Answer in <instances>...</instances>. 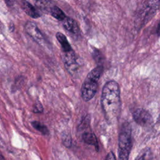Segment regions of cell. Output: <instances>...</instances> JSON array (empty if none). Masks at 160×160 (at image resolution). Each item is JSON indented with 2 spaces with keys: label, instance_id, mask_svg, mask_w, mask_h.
<instances>
[{
  "label": "cell",
  "instance_id": "cell-6",
  "mask_svg": "<svg viewBox=\"0 0 160 160\" xmlns=\"http://www.w3.org/2000/svg\"><path fill=\"white\" fill-rule=\"evenodd\" d=\"M25 31L38 44L41 46H46V42L45 38L34 22L28 21L25 24Z\"/></svg>",
  "mask_w": 160,
  "mask_h": 160
},
{
  "label": "cell",
  "instance_id": "cell-1",
  "mask_svg": "<svg viewBox=\"0 0 160 160\" xmlns=\"http://www.w3.org/2000/svg\"><path fill=\"white\" fill-rule=\"evenodd\" d=\"M101 104L107 122L115 124L119 119L121 106L120 88L116 81L111 80L106 82L102 90Z\"/></svg>",
  "mask_w": 160,
  "mask_h": 160
},
{
  "label": "cell",
  "instance_id": "cell-2",
  "mask_svg": "<svg viewBox=\"0 0 160 160\" xmlns=\"http://www.w3.org/2000/svg\"><path fill=\"white\" fill-rule=\"evenodd\" d=\"M103 71L102 66H98L92 69L86 76L81 90V97L84 101L91 100L97 91L98 82Z\"/></svg>",
  "mask_w": 160,
  "mask_h": 160
},
{
  "label": "cell",
  "instance_id": "cell-13",
  "mask_svg": "<svg viewBox=\"0 0 160 160\" xmlns=\"http://www.w3.org/2000/svg\"><path fill=\"white\" fill-rule=\"evenodd\" d=\"M31 125L35 129L39 131L43 135H48L49 133V131L47 126L39 121H32Z\"/></svg>",
  "mask_w": 160,
  "mask_h": 160
},
{
  "label": "cell",
  "instance_id": "cell-17",
  "mask_svg": "<svg viewBox=\"0 0 160 160\" xmlns=\"http://www.w3.org/2000/svg\"><path fill=\"white\" fill-rule=\"evenodd\" d=\"M156 33L158 36H160V21L158 25V27H157V29H156Z\"/></svg>",
  "mask_w": 160,
  "mask_h": 160
},
{
  "label": "cell",
  "instance_id": "cell-9",
  "mask_svg": "<svg viewBox=\"0 0 160 160\" xmlns=\"http://www.w3.org/2000/svg\"><path fill=\"white\" fill-rule=\"evenodd\" d=\"M21 8L25 13L32 18L36 19L41 16L40 12L30 2L26 1H23L22 2Z\"/></svg>",
  "mask_w": 160,
  "mask_h": 160
},
{
  "label": "cell",
  "instance_id": "cell-5",
  "mask_svg": "<svg viewBox=\"0 0 160 160\" xmlns=\"http://www.w3.org/2000/svg\"><path fill=\"white\" fill-rule=\"evenodd\" d=\"M62 59L66 69L71 76L76 77L80 74L82 67L80 58L72 49L64 52Z\"/></svg>",
  "mask_w": 160,
  "mask_h": 160
},
{
  "label": "cell",
  "instance_id": "cell-15",
  "mask_svg": "<svg viewBox=\"0 0 160 160\" xmlns=\"http://www.w3.org/2000/svg\"><path fill=\"white\" fill-rule=\"evenodd\" d=\"M106 159H116V156L114 153L111 151L108 154L107 156L106 157Z\"/></svg>",
  "mask_w": 160,
  "mask_h": 160
},
{
  "label": "cell",
  "instance_id": "cell-10",
  "mask_svg": "<svg viewBox=\"0 0 160 160\" xmlns=\"http://www.w3.org/2000/svg\"><path fill=\"white\" fill-rule=\"evenodd\" d=\"M84 142L88 144L92 145L95 147L97 151L99 150V144L96 135L91 132H85L82 136Z\"/></svg>",
  "mask_w": 160,
  "mask_h": 160
},
{
  "label": "cell",
  "instance_id": "cell-3",
  "mask_svg": "<svg viewBox=\"0 0 160 160\" xmlns=\"http://www.w3.org/2000/svg\"><path fill=\"white\" fill-rule=\"evenodd\" d=\"M132 148L131 128L128 122L122 125L118 138V158L119 159H129Z\"/></svg>",
  "mask_w": 160,
  "mask_h": 160
},
{
  "label": "cell",
  "instance_id": "cell-14",
  "mask_svg": "<svg viewBox=\"0 0 160 160\" xmlns=\"http://www.w3.org/2000/svg\"><path fill=\"white\" fill-rule=\"evenodd\" d=\"M43 111V107L42 105L41 104V102L39 101H37L34 105V108H33V112L34 113H41Z\"/></svg>",
  "mask_w": 160,
  "mask_h": 160
},
{
  "label": "cell",
  "instance_id": "cell-16",
  "mask_svg": "<svg viewBox=\"0 0 160 160\" xmlns=\"http://www.w3.org/2000/svg\"><path fill=\"white\" fill-rule=\"evenodd\" d=\"M4 1L6 2V4L8 6H12V5H14L16 0H4Z\"/></svg>",
  "mask_w": 160,
  "mask_h": 160
},
{
  "label": "cell",
  "instance_id": "cell-8",
  "mask_svg": "<svg viewBox=\"0 0 160 160\" xmlns=\"http://www.w3.org/2000/svg\"><path fill=\"white\" fill-rule=\"evenodd\" d=\"M64 28L71 33L74 35H79L80 32L79 28L77 22L71 18L66 17L64 20L62 21Z\"/></svg>",
  "mask_w": 160,
  "mask_h": 160
},
{
  "label": "cell",
  "instance_id": "cell-7",
  "mask_svg": "<svg viewBox=\"0 0 160 160\" xmlns=\"http://www.w3.org/2000/svg\"><path fill=\"white\" fill-rule=\"evenodd\" d=\"M132 118L138 124L143 127L151 125L153 120L151 114L142 108L136 109L132 113Z\"/></svg>",
  "mask_w": 160,
  "mask_h": 160
},
{
  "label": "cell",
  "instance_id": "cell-4",
  "mask_svg": "<svg viewBox=\"0 0 160 160\" xmlns=\"http://www.w3.org/2000/svg\"><path fill=\"white\" fill-rule=\"evenodd\" d=\"M160 5V0H147L139 9L137 17L136 24L140 27L148 22L156 14Z\"/></svg>",
  "mask_w": 160,
  "mask_h": 160
},
{
  "label": "cell",
  "instance_id": "cell-12",
  "mask_svg": "<svg viewBox=\"0 0 160 160\" xmlns=\"http://www.w3.org/2000/svg\"><path fill=\"white\" fill-rule=\"evenodd\" d=\"M51 15L59 21H62L66 17L64 12L58 6H53L50 11Z\"/></svg>",
  "mask_w": 160,
  "mask_h": 160
},
{
  "label": "cell",
  "instance_id": "cell-11",
  "mask_svg": "<svg viewBox=\"0 0 160 160\" xmlns=\"http://www.w3.org/2000/svg\"><path fill=\"white\" fill-rule=\"evenodd\" d=\"M56 37L59 43L60 44L63 52H68L72 50L71 44H69L66 36L61 32H58L56 34Z\"/></svg>",
  "mask_w": 160,
  "mask_h": 160
}]
</instances>
